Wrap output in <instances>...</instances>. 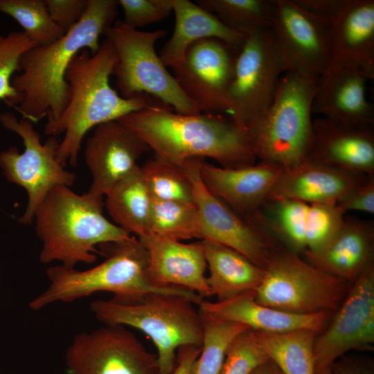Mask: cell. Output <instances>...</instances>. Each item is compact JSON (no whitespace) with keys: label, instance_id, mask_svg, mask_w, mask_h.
<instances>
[{"label":"cell","instance_id":"obj_1","mask_svg":"<svg viewBox=\"0 0 374 374\" xmlns=\"http://www.w3.org/2000/svg\"><path fill=\"white\" fill-rule=\"evenodd\" d=\"M118 6L116 0H89L81 19L62 37L22 55L11 83L19 96L14 107L23 119L36 123L45 116L47 122L60 117L71 95L65 79L70 62L83 49L98 51L100 35L116 21Z\"/></svg>","mask_w":374,"mask_h":374},{"label":"cell","instance_id":"obj_2","mask_svg":"<svg viewBox=\"0 0 374 374\" xmlns=\"http://www.w3.org/2000/svg\"><path fill=\"white\" fill-rule=\"evenodd\" d=\"M117 61L113 45L105 39L96 53L83 49L70 62L65 75L71 91L69 101L60 117L44 127V134L49 136L64 134L57 150L62 166L67 162L77 165L82 140L91 128L133 112L167 106L147 94L120 96L109 84Z\"/></svg>","mask_w":374,"mask_h":374},{"label":"cell","instance_id":"obj_3","mask_svg":"<svg viewBox=\"0 0 374 374\" xmlns=\"http://www.w3.org/2000/svg\"><path fill=\"white\" fill-rule=\"evenodd\" d=\"M153 107L117 120L136 134L155 156L181 166L192 158L209 157L224 168L255 163L257 159L247 132L231 117L219 114L194 115Z\"/></svg>","mask_w":374,"mask_h":374},{"label":"cell","instance_id":"obj_4","mask_svg":"<svg viewBox=\"0 0 374 374\" xmlns=\"http://www.w3.org/2000/svg\"><path fill=\"white\" fill-rule=\"evenodd\" d=\"M105 259L86 270L61 265L47 269L48 287L29 303L35 311L57 303H71L99 292L113 294L112 300L123 301L148 292L180 295L199 305L204 298L179 287L161 288L148 279V254L138 238L131 236L121 241L98 245Z\"/></svg>","mask_w":374,"mask_h":374},{"label":"cell","instance_id":"obj_5","mask_svg":"<svg viewBox=\"0 0 374 374\" xmlns=\"http://www.w3.org/2000/svg\"><path fill=\"white\" fill-rule=\"evenodd\" d=\"M103 202L87 193L57 186L45 197L34 215L35 232L42 241L39 261L75 268L96 260L100 244L128 239L131 235L109 221L103 213Z\"/></svg>","mask_w":374,"mask_h":374},{"label":"cell","instance_id":"obj_6","mask_svg":"<svg viewBox=\"0 0 374 374\" xmlns=\"http://www.w3.org/2000/svg\"><path fill=\"white\" fill-rule=\"evenodd\" d=\"M195 304L183 296L148 292L123 301L96 300L90 310L105 325L130 326L147 335L157 350L158 374H172L179 347L202 345V317Z\"/></svg>","mask_w":374,"mask_h":374},{"label":"cell","instance_id":"obj_7","mask_svg":"<svg viewBox=\"0 0 374 374\" xmlns=\"http://www.w3.org/2000/svg\"><path fill=\"white\" fill-rule=\"evenodd\" d=\"M319 78L290 71L283 75L268 110L246 130L256 158L287 168L308 157Z\"/></svg>","mask_w":374,"mask_h":374},{"label":"cell","instance_id":"obj_8","mask_svg":"<svg viewBox=\"0 0 374 374\" xmlns=\"http://www.w3.org/2000/svg\"><path fill=\"white\" fill-rule=\"evenodd\" d=\"M166 33L164 29L141 31L128 27L122 20H116L105 30L103 35L118 57L114 69L116 85L124 98L147 94L176 113L199 114L157 53L155 44Z\"/></svg>","mask_w":374,"mask_h":374},{"label":"cell","instance_id":"obj_9","mask_svg":"<svg viewBox=\"0 0 374 374\" xmlns=\"http://www.w3.org/2000/svg\"><path fill=\"white\" fill-rule=\"evenodd\" d=\"M264 268L255 300L280 311L299 314L332 312L346 291L344 280L318 269L289 250L277 249Z\"/></svg>","mask_w":374,"mask_h":374},{"label":"cell","instance_id":"obj_10","mask_svg":"<svg viewBox=\"0 0 374 374\" xmlns=\"http://www.w3.org/2000/svg\"><path fill=\"white\" fill-rule=\"evenodd\" d=\"M0 124L23 141L22 152L15 146L0 152V168L10 182L24 188L27 193V206L19 222L28 225L33 222L36 210L47 194L57 186L71 187L75 182L76 175L58 161L60 141L55 136H49L42 143L33 123L19 120L10 112L0 113Z\"/></svg>","mask_w":374,"mask_h":374},{"label":"cell","instance_id":"obj_11","mask_svg":"<svg viewBox=\"0 0 374 374\" xmlns=\"http://www.w3.org/2000/svg\"><path fill=\"white\" fill-rule=\"evenodd\" d=\"M286 71L269 29L248 35L238 50L228 90L229 117L246 132L268 110Z\"/></svg>","mask_w":374,"mask_h":374},{"label":"cell","instance_id":"obj_12","mask_svg":"<svg viewBox=\"0 0 374 374\" xmlns=\"http://www.w3.org/2000/svg\"><path fill=\"white\" fill-rule=\"evenodd\" d=\"M203 160L192 158L182 164L193 186L199 239L231 247L265 267L277 250L274 238L253 217L238 214L206 189L200 177Z\"/></svg>","mask_w":374,"mask_h":374},{"label":"cell","instance_id":"obj_13","mask_svg":"<svg viewBox=\"0 0 374 374\" xmlns=\"http://www.w3.org/2000/svg\"><path fill=\"white\" fill-rule=\"evenodd\" d=\"M64 359L68 374H158L157 354L123 326L77 334Z\"/></svg>","mask_w":374,"mask_h":374},{"label":"cell","instance_id":"obj_14","mask_svg":"<svg viewBox=\"0 0 374 374\" xmlns=\"http://www.w3.org/2000/svg\"><path fill=\"white\" fill-rule=\"evenodd\" d=\"M269 30L287 71L319 78L330 65V19L308 10L296 0H275Z\"/></svg>","mask_w":374,"mask_h":374},{"label":"cell","instance_id":"obj_15","mask_svg":"<svg viewBox=\"0 0 374 374\" xmlns=\"http://www.w3.org/2000/svg\"><path fill=\"white\" fill-rule=\"evenodd\" d=\"M239 48L215 38L201 39L186 51L184 59L171 66L172 74L201 113L229 116L228 90Z\"/></svg>","mask_w":374,"mask_h":374},{"label":"cell","instance_id":"obj_16","mask_svg":"<svg viewBox=\"0 0 374 374\" xmlns=\"http://www.w3.org/2000/svg\"><path fill=\"white\" fill-rule=\"evenodd\" d=\"M374 344V266L355 280L328 327L314 344L316 373L331 371L352 350H371Z\"/></svg>","mask_w":374,"mask_h":374},{"label":"cell","instance_id":"obj_17","mask_svg":"<svg viewBox=\"0 0 374 374\" xmlns=\"http://www.w3.org/2000/svg\"><path fill=\"white\" fill-rule=\"evenodd\" d=\"M253 216L299 255L322 249L341 227L345 213L337 205L276 199L267 201Z\"/></svg>","mask_w":374,"mask_h":374},{"label":"cell","instance_id":"obj_18","mask_svg":"<svg viewBox=\"0 0 374 374\" xmlns=\"http://www.w3.org/2000/svg\"><path fill=\"white\" fill-rule=\"evenodd\" d=\"M148 145L118 121L96 126L87 141L84 161L92 175L87 194L102 199L121 179L132 172Z\"/></svg>","mask_w":374,"mask_h":374},{"label":"cell","instance_id":"obj_19","mask_svg":"<svg viewBox=\"0 0 374 374\" xmlns=\"http://www.w3.org/2000/svg\"><path fill=\"white\" fill-rule=\"evenodd\" d=\"M370 80L358 67L331 64L319 78L312 114L348 125L372 127L374 108L366 96Z\"/></svg>","mask_w":374,"mask_h":374},{"label":"cell","instance_id":"obj_20","mask_svg":"<svg viewBox=\"0 0 374 374\" xmlns=\"http://www.w3.org/2000/svg\"><path fill=\"white\" fill-rule=\"evenodd\" d=\"M137 238L148 254L147 274L152 285L188 290L203 298L212 296L201 241L186 244L152 233Z\"/></svg>","mask_w":374,"mask_h":374},{"label":"cell","instance_id":"obj_21","mask_svg":"<svg viewBox=\"0 0 374 374\" xmlns=\"http://www.w3.org/2000/svg\"><path fill=\"white\" fill-rule=\"evenodd\" d=\"M283 169L265 161L243 167L224 168L203 160L200 177L211 194L238 214L249 216L268 201Z\"/></svg>","mask_w":374,"mask_h":374},{"label":"cell","instance_id":"obj_22","mask_svg":"<svg viewBox=\"0 0 374 374\" xmlns=\"http://www.w3.org/2000/svg\"><path fill=\"white\" fill-rule=\"evenodd\" d=\"M307 159L355 174L374 175V133L327 118L313 121V139Z\"/></svg>","mask_w":374,"mask_h":374},{"label":"cell","instance_id":"obj_23","mask_svg":"<svg viewBox=\"0 0 374 374\" xmlns=\"http://www.w3.org/2000/svg\"><path fill=\"white\" fill-rule=\"evenodd\" d=\"M368 177L306 159L283 169L268 201L290 199L310 204L337 205Z\"/></svg>","mask_w":374,"mask_h":374},{"label":"cell","instance_id":"obj_24","mask_svg":"<svg viewBox=\"0 0 374 374\" xmlns=\"http://www.w3.org/2000/svg\"><path fill=\"white\" fill-rule=\"evenodd\" d=\"M331 64L358 67L374 78V1L341 0L330 17Z\"/></svg>","mask_w":374,"mask_h":374},{"label":"cell","instance_id":"obj_25","mask_svg":"<svg viewBox=\"0 0 374 374\" xmlns=\"http://www.w3.org/2000/svg\"><path fill=\"white\" fill-rule=\"evenodd\" d=\"M199 310L211 318L239 323L255 330L269 333H283L308 329L319 334L323 330L331 312L299 314L280 311L257 303L255 292L235 297L211 302L203 299Z\"/></svg>","mask_w":374,"mask_h":374},{"label":"cell","instance_id":"obj_26","mask_svg":"<svg viewBox=\"0 0 374 374\" xmlns=\"http://www.w3.org/2000/svg\"><path fill=\"white\" fill-rule=\"evenodd\" d=\"M373 221L345 217L332 239L320 250L304 254L309 263L344 280H355L373 263Z\"/></svg>","mask_w":374,"mask_h":374},{"label":"cell","instance_id":"obj_27","mask_svg":"<svg viewBox=\"0 0 374 374\" xmlns=\"http://www.w3.org/2000/svg\"><path fill=\"white\" fill-rule=\"evenodd\" d=\"M172 4L175 28L159 55L167 67L181 62L188 48L201 39L215 38L240 48L247 36L229 28L214 14L190 1L172 0Z\"/></svg>","mask_w":374,"mask_h":374},{"label":"cell","instance_id":"obj_28","mask_svg":"<svg viewBox=\"0 0 374 374\" xmlns=\"http://www.w3.org/2000/svg\"><path fill=\"white\" fill-rule=\"evenodd\" d=\"M201 242L209 269L207 283L217 301L256 290L264 277V267L231 247L211 241Z\"/></svg>","mask_w":374,"mask_h":374},{"label":"cell","instance_id":"obj_29","mask_svg":"<svg viewBox=\"0 0 374 374\" xmlns=\"http://www.w3.org/2000/svg\"><path fill=\"white\" fill-rule=\"evenodd\" d=\"M105 197L107 211L116 225L137 238L150 233L152 198L139 166L118 181Z\"/></svg>","mask_w":374,"mask_h":374},{"label":"cell","instance_id":"obj_30","mask_svg":"<svg viewBox=\"0 0 374 374\" xmlns=\"http://www.w3.org/2000/svg\"><path fill=\"white\" fill-rule=\"evenodd\" d=\"M253 332L283 374H316L313 349L317 332L308 329L283 333Z\"/></svg>","mask_w":374,"mask_h":374},{"label":"cell","instance_id":"obj_31","mask_svg":"<svg viewBox=\"0 0 374 374\" xmlns=\"http://www.w3.org/2000/svg\"><path fill=\"white\" fill-rule=\"evenodd\" d=\"M229 28L248 35L270 29L275 0H197Z\"/></svg>","mask_w":374,"mask_h":374},{"label":"cell","instance_id":"obj_32","mask_svg":"<svg viewBox=\"0 0 374 374\" xmlns=\"http://www.w3.org/2000/svg\"><path fill=\"white\" fill-rule=\"evenodd\" d=\"M150 233L181 241L199 238V220L193 202L152 199Z\"/></svg>","mask_w":374,"mask_h":374},{"label":"cell","instance_id":"obj_33","mask_svg":"<svg viewBox=\"0 0 374 374\" xmlns=\"http://www.w3.org/2000/svg\"><path fill=\"white\" fill-rule=\"evenodd\" d=\"M200 313L204 330L202 350L190 374H220L229 346L238 335L250 328Z\"/></svg>","mask_w":374,"mask_h":374},{"label":"cell","instance_id":"obj_34","mask_svg":"<svg viewBox=\"0 0 374 374\" xmlns=\"http://www.w3.org/2000/svg\"><path fill=\"white\" fill-rule=\"evenodd\" d=\"M0 12L19 23L34 46L48 45L65 34L52 20L44 0H0Z\"/></svg>","mask_w":374,"mask_h":374},{"label":"cell","instance_id":"obj_35","mask_svg":"<svg viewBox=\"0 0 374 374\" xmlns=\"http://www.w3.org/2000/svg\"><path fill=\"white\" fill-rule=\"evenodd\" d=\"M141 168L152 199L193 202V186L183 165L155 156Z\"/></svg>","mask_w":374,"mask_h":374},{"label":"cell","instance_id":"obj_36","mask_svg":"<svg viewBox=\"0 0 374 374\" xmlns=\"http://www.w3.org/2000/svg\"><path fill=\"white\" fill-rule=\"evenodd\" d=\"M34 45L23 31L0 33V100H4L15 107L19 96L12 86V78L19 71L22 55Z\"/></svg>","mask_w":374,"mask_h":374},{"label":"cell","instance_id":"obj_37","mask_svg":"<svg viewBox=\"0 0 374 374\" xmlns=\"http://www.w3.org/2000/svg\"><path fill=\"white\" fill-rule=\"evenodd\" d=\"M269 359L253 330L247 329L238 335L229 346L220 374H251Z\"/></svg>","mask_w":374,"mask_h":374},{"label":"cell","instance_id":"obj_38","mask_svg":"<svg viewBox=\"0 0 374 374\" xmlns=\"http://www.w3.org/2000/svg\"><path fill=\"white\" fill-rule=\"evenodd\" d=\"M124 19L130 28L137 29L159 21L172 12V0H119Z\"/></svg>","mask_w":374,"mask_h":374},{"label":"cell","instance_id":"obj_39","mask_svg":"<svg viewBox=\"0 0 374 374\" xmlns=\"http://www.w3.org/2000/svg\"><path fill=\"white\" fill-rule=\"evenodd\" d=\"M48 13L65 33L82 17L89 0H44Z\"/></svg>","mask_w":374,"mask_h":374},{"label":"cell","instance_id":"obj_40","mask_svg":"<svg viewBox=\"0 0 374 374\" xmlns=\"http://www.w3.org/2000/svg\"><path fill=\"white\" fill-rule=\"evenodd\" d=\"M346 214L348 211L374 213V177L368 176L360 186L350 191L337 204Z\"/></svg>","mask_w":374,"mask_h":374},{"label":"cell","instance_id":"obj_41","mask_svg":"<svg viewBox=\"0 0 374 374\" xmlns=\"http://www.w3.org/2000/svg\"><path fill=\"white\" fill-rule=\"evenodd\" d=\"M340 358L331 367L332 374H373V364L370 361L344 356Z\"/></svg>","mask_w":374,"mask_h":374},{"label":"cell","instance_id":"obj_42","mask_svg":"<svg viewBox=\"0 0 374 374\" xmlns=\"http://www.w3.org/2000/svg\"><path fill=\"white\" fill-rule=\"evenodd\" d=\"M202 346L187 345L177 349L176 366L172 374H190L191 368L199 357Z\"/></svg>","mask_w":374,"mask_h":374},{"label":"cell","instance_id":"obj_43","mask_svg":"<svg viewBox=\"0 0 374 374\" xmlns=\"http://www.w3.org/2000/svg\"><path fill=\"white\" fill-rule=\"evenodd\" d=\"M296 1L308 10L329 19L338 8L341 0H296Z\"/></svg>","mask_w":374,"mask_h":374},{"label":"cell","instance_id":"obj_44","mask_svg":"<svg viewBox=\"0 0 374 374\" xmlns=\"http://www.w3.org/2000/svg\"><path fill=\"white\" fill-rule=\"evenodd\" d=\"M251 374H283L276 364L270 359L257 367Z\"/></svg>","mask_w":374,"mask_h":374},{"label":"cell","instance_id":"obj_45","mask_svg":"<svg viewBox=\"0 0 374 374\" xmlns=\"http://www.w3.org/2000/svg\"><path fill=\"white\" fill-rule=\"evenodd\" d=\"M316 374H332L331 371L321 372V373H316Z\"/></svg>","mask_w":374,"mask_h":374}]
</instances>
